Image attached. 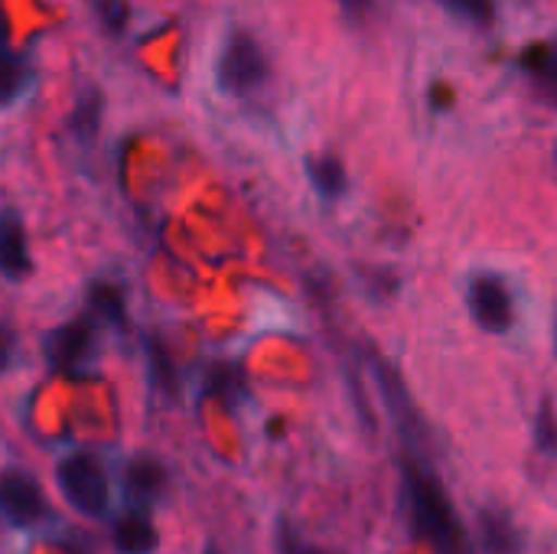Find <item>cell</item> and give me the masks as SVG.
Listing matches in <instances>:
<instances>
[{"label":"cell","mask_w":557,"mask_h":554,"mask_svg":"<svg viewBox=\"0 0 557 554\" xmlns=\"http://www.w3.org/2000/svg\"><path fill=\"white\" fill-rule=\"evenodd\" d=\"M0 271L7 278H13V281L29 271L26 235H23V225L13 216L0 219Z\"/></svg>","instance_id":"obj_9"},{"label":"cell","mask_w":557,"mask_h":554,"mask_svg":"<svg viewBox=\"0 0 557 554\" xmlns=\"http://www.w3.org/2000/svg\"><path fill=\"white\" fill-rule=\"evenodd\" d=\"M405 477H408V496H411L418 535L431 542V549L437 554H460V529H457L454 506L447 493L441 490V483L428 470H418L411 464Z\"/></svg>","instance_id":"obj_1"},{"label":"cell","mask_w":557,"mask_h":554,"mask_svg":"<svg viewBox=\"0 0 557 554\" xmlns=\"http://www.w3.org/2000/svg\"><path fill=\"white\" fill-rule=\"evenodd\" d=\"M310 180H313V186L326 199H336L346 189V170H343V163L336 157H317V160H310Z\"/></svg>","instance_id":"obj_11"},{"label":"cell","mask_w":557,"mask_h":554,"mask_svg":"<svg viewBox=\"0 0 557 554\" xmlns=\"http://www.w3.org/2000/svg\"><path fill=\"white\" fill-rule=\"evenodd\" d=\"M457 13H463L473 23H490L493 20V0H444Z\"/></svg>","instance_id":"obj_16"},{"label":"cell","mask_w":557,"mask_h":554,"mask_svg":"<svg viewBox=\"0 0 557 554\" xmlns=\"http://www.w3.org/2000/svg\"><path fill=\"white\" fill-rule=\"evenodd\" d=\"M372 0H343V7H349V10H366Z\"/></svg>","instance_id":"obj_19"},{"label":"cell","mask_w":557,"mask_h":554,"mask_svg":"<svg viewBox=\"0 0 557 554\" xmlns=\"http://www.w3.org/2000/svg\"><path fill=\"white\" fill-rule=\"evenodd\" d=\"M294 554H323V552H317V549H297Z\"/></svg>","instance_id":"obj_20"},{"label":"cell","mask_w":557,"mask_h":554,"mask_svg":"<svg viewBox=\"0 0 557 554\" xmlns=\"http://www.w3.org/2000/svg\"><path fill=\"white\" fill-rule=\"evenodd\" d=\"M98 121H101V98L95 91H85L78 95L75 101V114H72V127L82 140H91L95 131H98Z\"/></svg>","instance_id":"obj_12"},{"label":"cell","mask_w":557,"mask_h":554,"mask_svg":"<svg viewBox=\"0 0 557 554\" xmlns=\"http://www.w3.org/2000/svg\"><path fill=\"white\" fill-rule=\"evenodd\" d=\"M483 539H486V549L493 554L516 552V535H512V529H509V522L503 516H493V513L483 516Z\"/></svg>","instance_id":"obj_13"},{"label":"cell","mask_w":557,"mask_h":554,"mask_svg":"<svg viewBox=\"0 0 557 554\" xmlns=\"http://www.w3.org/2000/svg\"><path fill=\"white\" fill-rule=\"evenodd\" d=\"M153 379H157V385L166 392V395H173L176 392V376H173V366H170V359H166V353L163 349H153Z\"/></svg>","instance_id":"obj_17"},{"label":"cell","mask_w":557,"mask_h":554,"mask_svg":"<svg viewBox=\"0 0 557 554\" xmlns=\"http://www.w3.org/2000/svg\"><path fill=\"white\" fill-rule=\"evenodd\" d=\"M268 75V59L248 33H232L219 56V85L228 95L255 91Z\"/></svg>","instance_id":"obj_2"},{"label":"cell","mask_w":557,"mask_h":554,"mask_svg":"<svg viewBox=\"0 0 557 554\" xmlns=\"http://www.w3.org/2000/svg\"><path fill=\"white\" fill-rule=\"evenodd\" d=\"M470 313L490 333H506L516 323V304L506 281L496 274H480L470 284Z\"/></svg>","instance_id":"obj_4"},{"label":"cell","mask_w":557,"mask_h":554,"mask_svg":"<svg viewBox=\"0 0 557 554\" xmlns=\"http://www.w3.org/2000/svg\"><path fill=\"white\" fill-rule=\"evenodd\" d=\"M555 65H557V56H555Z\"/></svg>","instance_id":"obj_22"},{"label":"cell","mask_w":557,"mask_h":554,"mask_svg":"<svg viewBox=\"0 0 557 554\" xmlns=\"http://www.w3.org/2000/svg\"><path fill=\"white\" fill-rule=\"evenodd\" d=\"M166 487V470L157 457H134L124 470V490L134 503H153Z\"/></svg>","instance_id":"obj_7"},{"label":"cell","mask_w":557,"mask_h":554,"mask_svg":"<svg viewBox=\"0 0 557 554\" xmlns=\"http://www.w3.org/2000/svg\"><path fill=\"white\" fill-rule=\"evenodd\" d=\"M555 349H557V323H555Z\"/></svg>","instance_id":"obj_21"},{"label":"cell","mask_w":557,"mask_h":554,"mask_svg":"<svg viewBox=\"0 0 557 554\" xmlns=\"http://www.w3.org/2000/svg\"><path fill=\"white\" fill-rule=\"evenodd\" d=\"M26 88V62L16 56L7 29V16L0 10V108L16 101Z\"/></svg>","instance_id":"obj_8"},{"label":"cell","mask_w":557,"mask_h":554,"mask_svg":"<svg viewBox=\"0 0 557 554\" xmlns=\"http://www.w3.org/2000/svg\"><path fill=\"white\" fill-rule=\"evenodd\" d=\"M91 304H95V310H98L104 320H111V323H121V320H124L121 291H114V287H95V291H91Z\"/></svg>","instance_id":"obj_14"},{"label":"cell","mask_w":557,"mask_h":554,"mask_svg":"<svg viewBox=\"0 0 557 554\" xmlns=\"http://www.w3.org/2000/svg\"><path fill=\"white\" fill-rule=\"evenodd\" d=\"M59 487L65 500L85 513V516H101L108 506V477L101 464L88 454H72L59 467Z\"/></svg>","instance_id":"obj_3"},{"label":"cell","mask_w":557,"mask_h":554,"mask_svg":"<svg viewBox=\"0 0 557 554\" xmlns=\"http://www.w3.org/2000/svg\"><path fill=\"white\" fill-rule=\"evenodd\" d=\"M535 441L545 454H555L557 451V418L552 411V405H542L539 411V421H535Z\"/></svg>","instance_id":"obj_15"},{"label":"cell","mask_w":557,"mask_h":554,"mask_svg":"<svg viewBox=\"0 0 557 554\" xmlns=\"http://www.w3.org/2000/svg\"><path fill=\"white\" fill-rule=\"evenodd\" d=\"M7 353H10V336L0 330V369H3V362H7Z\"/></svg>","instance_id":"obj_18"},{"label":"cell","mask_w":557,"mask_h":554,"mask_svg":"<svg viewBox=\"0 0 557 554\" xmlns=\"http://www.w3.org/2000/svg\"><path fill=\"white\" fill-rule=\"evenodd\" d=\"M114 542H117L121 552L147 554L157 545V532H153V526H150L144 516L131 513V516H124V519L114 526Z\"/></svg>","instance_id":"obj_10"},{"label":"cell","mask_w":557,"mask_h":554,"mask_svg":"<svg viewBox=\"0 0 557 554\" xmlns=\"http://www.w3.org/2000/svg\"><path fill=\"white\" fill-rule=\"evenodd\" d=\"M0 513L13 526L39 522L42 513H46V500H42L36 480L26 477V473H16V470H3L0 473Z\"/></svg>","instance_id":"obj_5"},{"label":"cell","mask_w":557,"mask_h":554,"mask_svg":"<svg viewBox=\"0 0 557 554\" xmlns=\"http://www.w3.org/2000/svg\"><path fill=\"white\" fill-rule=\"evenodd\" d=\"M46 353H49V362H52L55 369H75V366L91 353V330H88V323L75 320V323L59 327V330L49 336Z\"/></svg>","instance_id":"obj_6"}]
</instances>
